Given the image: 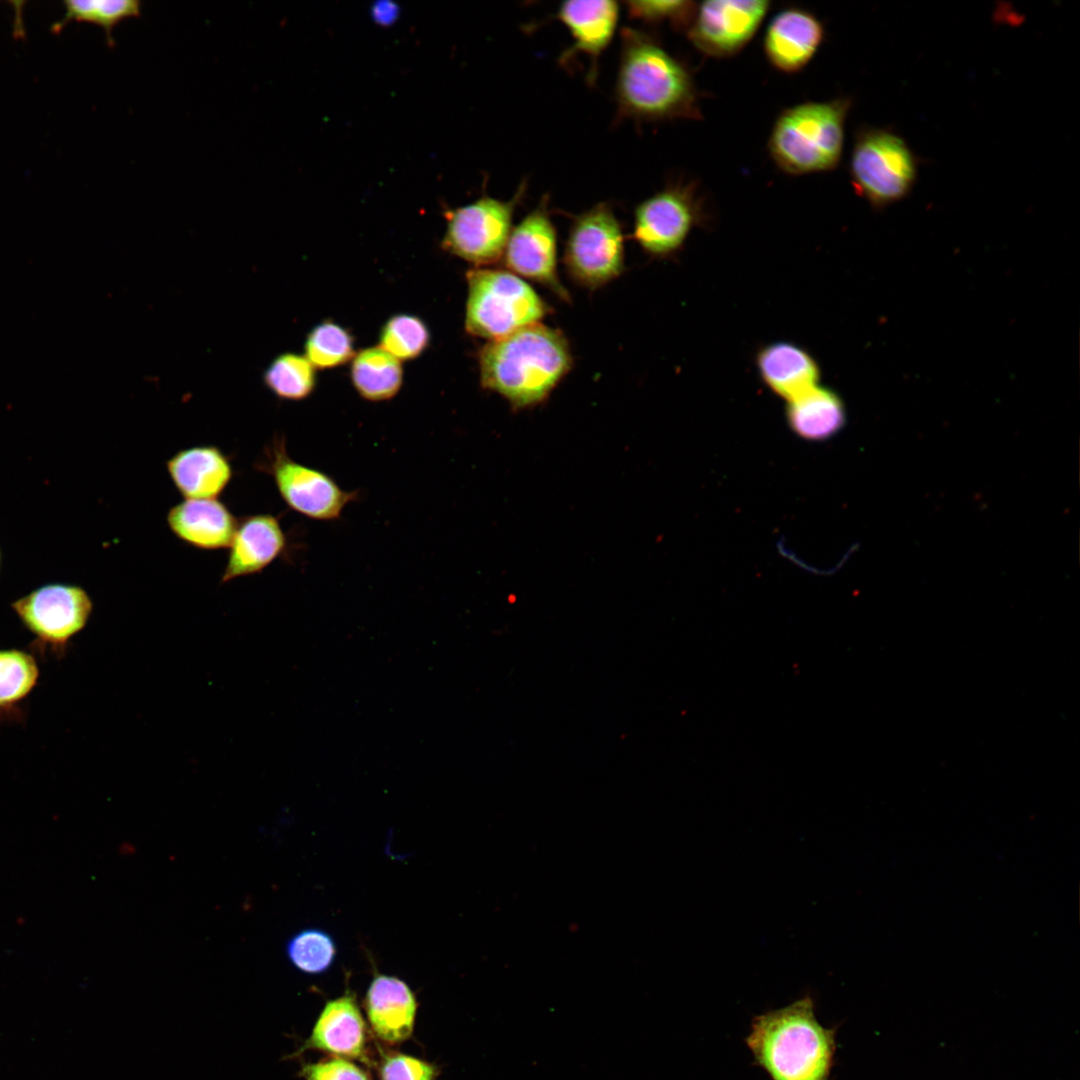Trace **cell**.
Instances as JSON below:
<instances>
[{
  "label": "cell",
  "mask_w": 1080,
  "mask_h": 1080,
  "mask_svg": "<svg viewBox=\"0 0 1080 1080\" xmlns=\"http://www.w3.org/2000/svg\"><path fill=\"white\" fill-rule=\"evenodd\" d=\"M480 384L514 409L545 400L572 366L565 336L541 323L489 341L479 352Z\"/></svg>",
  "instance_id": "6da1fadb"
},
{
  "label": "cell",
  "mask_w": 1080,
  "mask_h": 1080,
  "mask_svg": "<svg viewBox=\"0 0 1080 1080\" xmlns=\"http://www.w3.org/2000/svg\"><path fill=\"white\" fill-rule=\"evenodd\" d=\"M745 1043L771 1080H830L836 1030L818 1021L809 994L755 1016Z\"/></svg>",
  "instance_id": "7a4b0ae2"
},
{
  "label": "cell",
  "mask_w": 1080,
  "mask_h": 1080,
  "mask_svg": "<svg viewBox=\"0 0 1080 1080\" xmlns=\"http://www.w3.org/2000/svg\"><path fill=\"white\" fill-rule=\"evenodd\" d=\"M621 38L619 114L636 120L698 118L696 89L686 68L641 31L625 28Z\"/></svg>",
  "instance_id": "3957f363"
},
{
  "label": "cell",
  "mask_w": 1080,
  "mask_h": 1080,
  "mask_svg": "<svg viewBox=\"0 0 1080 1080\" xmlns=\"http://www.w3.org/2000/svg\"><path fill=\"white\" fill-rule=\"evenodd\" d=\"M846 99L807 102L777 118L769 139L770 155L786 173L801 175L835 168L844 143Z\"/></svg>",
  "instance_id": "277c9868"
},
{
  "label": "cell",
  "mask_w": 1080,
  "mask_h": 1080,
  "mask_svg": "<svg viewBox=\"0 0 1080 1080\" xmlns=\"http://www.w3.org/2000/svg\"><path fill=\"white\" fill-rule=\"evenodd\" d=\"M468 295L465 329L489 341L539 323L549 306L533 288L512 272L475 268L466 273Z\"/></svg>",
  "instance_id": "5b68a950"
},
{
  "label": "cell",
  "mask_w": 1080,
  "mask_h": 1080,
  "mask_svg": "<svg viewBox=\"0 0 1080 1080\" xmlns=\"http://www.w3.org/2000/svg\"><path fill=\"white\" fill-rule=\"evenodd\" d=\"M253 467L271 477L292 511L315 521L341 519L345 508L360 498L359 490H345L324 471L294 460L283 435L273 437Z\"/></svg>",
  "instance_id": "8992f818"
},
{
  "label": "cell",
  "mask_w": 1080,
  "mask_h": 1080,
  "mask_svg": "<svg viewBox=\"0 0 1080 1080\" xmlns=\"http://www.w3.org/2000/svg\"><path fill=\"white\" fill-rule=\"evenodd\" d=\"M563 262L571 279L588 289L599 288L623 272L624 236L609 204L598 203L574 217Z\"/></svg>",
  "instance_id": "52a82bcc"
},
{
  "label": "cell",
  "mask_w": 1080,
  "mask_h": 1080,
  "mask_svg": "<svg viewBox=\"0 0 1080 1080\" xmlns=\"http://www.w3.org/2000/svg\"><path fill=\"white\" fill-rule=\"evenodd\" d=\"M850 173L856 192L874 207H883L910 192L916 178V162L900 137L873 129L858 136Z\"/></svg>",
  "instance_id": "ba28073f"
},
{
  "label": "cell",
  "mask_w": 1080,
  "mask_h": 1080,
  "mask_svg": "<svg viewBox=\"0 0 1080 1080\" xmlns=\"http://www.w3.org/2000/svg\"><path fill=\"white\" fill-rule=\"evenodd\" d=\"M522 183L514 197L502 201L487 195L444 212L446 231L441 246L475 265L498 261L512 230L513 214L525 191Z\"/></svg>",
  "instance_id": "9c48e42d"
},
{
  "label": "cell",
  "mask_w": 1080,
  "mask_h": 1080,
  "mask_svg": "<svg viewBox=\"0 0 1080 1080\" xmlns=\"http://www.w3.org/2000/svg\"><path fill=\"white\" fill-rule=\"evenodd\" d=\"M703 219L692 185H668L636 206L633 238L647 254L669 257L680 251Z\"/></svg>",
  "instance_id": "30bf717a"
},
{
  "label": "cell",
  "mask_w": 1080,
  "mask_h": 1080,
  "mask_svg": "<svg viewBox=\"0 0 1080 1080\" xmlns=\"http://www.w3.org/2000/svg\"><path fill=\"white\" fill-rule=\"evenodd\" d=\"M760 0H710L695 9L688 37L697 49L713 57L740 51L754 36L768 9Z\"/></svg>",
  "instance_id": "8fae6325"
},
{
  "label": "cell",
  "mask_w": 1080,
  "mask_h": 1080,
  "mask_svg": "<svg viewBox=\"0 0 1080 1080\" xmlns=\"http://www.w3.org/2000/svg\"><path fill=\"white\" fill-rule=\"evenodd\" d=\"M502 257L511 272L536 281L561 300L569 301L570 295L557 274L556 229L546 199L512 228Z\"/></svg>",
  "instance_id": "7c38bea8"
},
{
  "label": "cell",
  "mask_w": 1080,
  "mask_h": 1080,
  "mask_svg": "<svg viewBox=\"0 0 1080 1080\" xmlns=\"http://www.w3.org/2000/svg\"><path fill=\"white\" fill-rule=\"evenodd\" d=\"M22 622L42 640L64 643L87 623L93 604L76 585L49 584L15 601Z\"/></svg>",
  "instance_id": "4fadbf2b"
},
{
  "label": "cell",
  "mask_w": 1080,
  "mask_h": 1080,
  "mask_svg": "<svg viewBox=\"0 0 1080 1080\" xmlns=\"http://www.w3.org/2000/svg\"><path fill=\"white\" fill-rule=\"evenodd\" d=\"M289 539L279 516L246 515L238 520L229 545L221 584L259 574L288 552Z\"/></svg>",
  "instance_id": "5bb4252c"
},
{
  "label": "cell",
  "mask_w": 1080,
  "mask_h": 1080,
  "mask_svg": "<svg viewBox=\"0 0 1080 1080\" xmlns=\"http://www.w3.org/2000/svg\"><path fill=\"white\" fill-rule=\"evenodd\" d=\"M367 1026L353 992L327 1001L310 1036L292 1056L318 1050L331 1056L367 1061Z\"/></svg>",
  "instance_id": "9a60e30c"
},
{
  "label": "cell",
  "mask_w": 1080,
  "mask_h": 1080,
  "mask_svg": "<svg viewBox=\"0 0 1080 1080\" xmlns=\"http://www.w3.org/2000/svg\"><path fill=\"white\" fill-rule=\"evenodd\" d=\"M418 1003L402 979L376 973L364 998V1009L374 1035L387 1045L408 1040L414 1031Z\"/></svg>",
  "instance_id": "2e32d148"
},
{
  "label": "cell",
  "mask_w": 1080,
  "mask_h": 1080,
  "mask_svg": "<svg viewBox=\"0 0 1080 1080\" xmlns=\"http://www.w3.org/2000/svg\"><path fill=\"white\" fill-rule=\"evenodd\" d=\"M619 11L618 3L611 0L563 2L557 17L567 27L574 42L561 54V65H567L577 53H584L591 60L589 81H595L599 56L614 36Z\"/></svg>",
  "instance_id": "e0dca14e"
},
{
  "label": "cell",
  "mask_w": 1080,
  "mask_h": 1080,
  "mask_svg": "<svg viewBox=\"0 0 1080 1080\" xmlns=\"http://www.w3.org/2000/svg\"><path fill=\"white\" fill-rule=\"evenodd\" d=\"M165 465L172 484L185 499H218L234 476L231 457L216 445L181 449Z\"/></svg>",
  "instance_id": "ac0fdd59"
},
{
  "label": "cell",
  "mask_w": 1080,
  "mask_h": 1080,
  "mask_svg": "<svg viewBox=\"0 0 1080 1080\" xmlns=\"http://www.w3.org/2000/svg\"><path fill=\"white\" fill-rule=\"evenodd\" d=\"M171 533L184 544L200 550L228 548L238 519L219 499H185L166 516Z\"/></svg>",
  "instance_id": "d6986e66"
},
{
  "label": "cell",
  "mask_w": 1080,
  "mask_h": 1080,
  "mask_svg": "<svg viewBox=\"0 0 1080 1080\" xmlns=\"http://www.w3.org/2000/svg\"><path fill=\"white\" fill-rule=\"evenodd\" d=\"M823 27L812 14L801 9H786L771 20L764 51L778 70L794 73L814 56L823 39Z\"/></svg>",
  "instance_id": "ffe728a7"
},
{
  "label": "cell",
  "mask_w": 1080,
  "mask_h": 1080,
  "mask_svg": "<svg viewBox=\"0 0 1080 1080\" xmlns=\"http://www.w3.org/2000/svg\"><path fill=\"white\" fill-rule=\"evenodd\" d=\"M755 362L765 385L786 401L817 386L821 376L816 359L803 347L788 341L762 346Z\"/></svg>",
  "instance_id": "44dd1931"
},
{
  "label": "cell",
  "mask_w": 1080,
  "mask_h": 1080,
  "mask_svg": "<svg viewBox=\"0 0 1080 1080\" xmlns=\"http://www.w3.org/2000/svg\"><path fill=\"white\" fill-rule=\"evenodd\" d=\"M786 418L792 431L806 440H826L846 422L843 400L826 386H815L787 401Z\"/></svg>",
  "instance_id": "7402d4cb"
},
{
  "label": "cell",
  "mask_w": 1080,
  "mask_h": 1080,
  "mask_svg": "<svg viewBox=\"0 0 1080 1080\" xmlns=\"http://www.w3.org/2000/svg\"><path fill=\"white\" fill-rule=\"evenodd\" d=\"M350 377L361 398L382 402L399 393L403 384V368L399 360L380 346L367 347L355 353Z\"/></svg>",
  "instance_id": "603a6c76"
},
{
  "label": "cell",
  "mask_w": 1080,
  "mask_h": 1080,
  "mask_svg": "<svg viewBox=\"0 0 1080 1080\" xmlns=\"http://www.w3.org/2000/svg\"><path fill=\"white\" fill-rule=\"evenodd\" d=\"M63 6V16L51 26L53 33H59L71 21L93 23L103 29L107 44L113 47L115 26L124 19L139 17L142 4L138 0H69Z\"/></svg>",
  "instance_id": "cb8c5ba5"
},
{
  "label": "cell",
  "mask_w": 1080,
  "mask_h": 1080,
  "mask_svg": "<svg viewBox=\"0 0 1080 1080\" xmlns=\"http://www.w3.org/2000/svg\"><path fill=\"white\" fill-rule=\"evenodd\" d=\"M263 382L277 398L301 401L314 392L317 377L304 355L286 352L270 362L263 373Z\"/></svg>",
  "instance_id": "d4e9b609"
},
{
  "label": "cell",
  "mask_w": 1080,
  "mask_h": 1080,
  "mask_svg": "<svg viewBox=\"0 0 1080 1080\" xmlns=\"http://www.w3.org/2000/svg\"><path fill=\"white\" fill-rule=\"evenodd\" d=\"M304 356L316 369H331L352 360L354 338L349 330L332 320H324L307 334Z\"/></svg>",
  "instance_id": "484cf974"
},
{
  "label": "cell",
  "mask_w": 1080,
  "mask_h": 1080,
  "mask_svg": "<svg viewBox=\"0 0 1080 1080\" xmlns=\"http://www.w3.org/2000/svg\"><path fill=\"white\" fill-rule=\"evenodd\" d=\"M292 965L303 973L318 975L333 965L337 955L334 938L320 928H306L290 937L285 947Z\"/></svg>",
  "instance_id": "4316f807"
},
{
  "label": "cell",
  "mask_w": 1080,
  "mask_h": 1080,
  "mask_svg": "<svg viewBox=\"0 0 1080 1080\" xmlns=\"http://www.w3.org/2000/svg\"><path fill=\"white\" fill-rule=\"evenodd\" d=\"M429 343L428 326L421 318L411 314L390 317L379 334V346L400 362L419 357Z\"/></svg>",
  "instance_id": "83f0119b"
},
{
  "label": "cell",
  "mask_w": 1080,
  "mask_h": 1080,
  "mask_svg": "<svg viewBox=\"0 0 1080 1080\" xmlns=\"http://www.w3.org/2000/svg\"><path fill=\"white\" fill-rule=\"evenodd\" d=\"M38 669L31 656L21 651H0V705L24 697L34 686Z\"/></svg>",
  "instance_id": "f1b7e54d"
},
{
  "label": "cell",
  "mask_w": 1080,
  "mask_h": 1080,
  "mask_svg": "<svg viewBox=\"0 0 1080 1080\" xmlns=\"http://www.w3.org/2000/svg\"><path fill=\"white\" fill-rule=\"evenodd\" d=\"M438 1074L436 1065L399 1052L384 1053L379 1064L380 1080H436Z\"/></svg>",
  "instance_id": "f546056e"
},
{
  "label": "cell",
  "mask_w": 1080,
  "mask_h": 1080,
  "mask_svg": "<svg viewBox=\"0 0 1080 1080\" xmlns=\"http://www.w3.org/2000/svg\"><path fill=\"white\" fill-rule=\"evenodd\" d=\"M629 16L645 22L670 20L680 26L691 22L695 8L689 1H627Z\"/></svg>",
  "instance_id": "4dcf8cb0"
},
{
  "label": "cell",
  "mask_w": 1080,
  "mask_h": 1080,
  "mask_svg": "<svg viewBox=\"0 0 1080 1080\" xmlns=\"http://www.w3.org/2000/svg\"><path fill=\"white\" fill-rule=\"evenodd\" d=\"M299 1076L304 1080H371L365 1070L342 1057H328L313 1063H303Z\"/></svg>",
  "instance_id": "1f68e13d"
},
{
  "label": "cell",
  "mask_w": 1080,
  "mask_h": 1080,
  "mask_svg": "<svg viewBox=\"0 0 1080 1080\" xmlns=\"http://www.w3.org/2000/svg\"><path fill=\"white\" fill-rule=\"evenodd\" d=\"M0 560H1V556H0Z\"/></svg>",
  "instance_id": "d6a6232c"
}]
</instances>
